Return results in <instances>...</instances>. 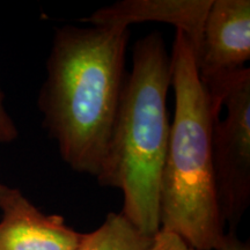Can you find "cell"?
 <instances>
[{
	"label": "cell",
	"mask_w": 250,
	"mask_h": 250,
	"mask_svg": "<svg viewBox=\"0 0 250 250\" xmlns=\"http://www.w3.org/2000/svg\"><path fill=\"white\" fill-rule=\"evenodd\" d=\"M193 55L204 86L242 70L250 59L249 0H212Z\"/></svg>",
	"instance_id": "5"
},
{
	"label": "cell",
	"mask_w": 250,
	"mask_h": 250,
	"mask_svg": "<svg viewBox=\"0 0 250 250\" xmlns=\"http://www.w3.org/2000/svg\"><path fill=\"white\" fill-rule=\"evenodd\" d=\"M0 208V250H76L83 239L62 215L44 214L19 189H12Z\"/></svg>",
	"instance_id": "6"
},
{
	"label": "cell",
	"mask_w": 250,
	"mask_h": 250,
	"mask_svg": "<svg viewBox=\"0 0 250 250\" xmlns=\"http://www.w3.org/2000/svg\"><path fill=\"white\" fill-rule=\"evenodd\" d=\"M218 250H250V246L249 242L241 241L234 233V230H230L225 235L224 241Z\"/></svg>",
	"instance_id": "11"
},
{
	"label": "cell",
	"mask_w": 250,
	"mask_h": 250,
	"mask_svg": "<svg viewBox=\"0 0 250 250\" xmlns=\"http://www.w3.org/2000/svg\"><path fill=\"white\" fill-rule=\"evenodd\" d=\"M175 111L159 190L160 229L196 250H218L225 235L212 162L215 111L197 71L193 48L176 30L170 55Z\"/></svg>",
	"instance_id": "3"
},
{
	"label": "cell",
	"mask_w": 250,
	"mask_h": 250,
	"mask_svg": "<svg viewBox=\"0 0 250 250\" xmlns=\"http://www.w3.org/2000/svg\"><path fill=\"white\" fill-rule=\"evenodd\" d=\"M130 30L62 26L41 87L43 126L72 170L96 177L125 83Z\"/></svg>",
	"instance_id": "1"
},
{
	"label": "cell",
	"mask_w": 250,
	"mask_h": 250,
	"mask_svg": "<svg viewBox=\"0 0 250 250\" xmlns=\"http://www.w3.org/2000/svg\"><path fill=\"white\" fill-rule=\"evenodd\" d=\"M205 89L214 109L227 110L212 125V162L221 217L234 230L250 203V68Z\"/></svg>",
	"instance_id": "4"
},
{
	"label": "cell",
	"mask_w": 250,
	"mask_h": 250,
	"mask_svg": "<svg viewBox=\"0 0 250 250\" xmlns=\"http://www.w3.org/2000/svg\"><path fill=\"white\" fill-rule=\"evenodd\" d=\"M11 191H12V188H9L7 186H5V184L0 183V205L4 203V201L7 198V196L11 193Z\"/></svg>",
	"instance_id": "12"
},
{
	"label": "cell",
	"mask_w": 250,
	"mask_h": 250,
	"mask_svg": "<svg viewBox=\"0 0 250 250\" xmlns=\"http://www.w3.org/2000/svg\"><path fill=\"white\" fill-rule=\"evenodd\" d=\"M171 61L165 39L152 31L136 42L110 137L96 180L123 192L125 215L145 235L160 230L159 190L170 123L167 95Z\"/></svg>",
	"instance_id": "2"
},
{
	"label": "cell",
	"mask_w": 250,
	"mask_h": 250,
	"mask_svg": "<svg viewBox=\"0 0 250 250\" xmlns=\"http://www.w3.org/2000/svg\"><path fill=\"white\" fill-rule=\"evenodd\" d=\"M147 250H196L184 241L182 237L169 230L160 229L152 237Z\"/></svg>",
	"instance_id": "9"
},
{
	"label": "cell",
	"mask_w": 250,
	"mask_h": 250,
	"mask_svg": "<svg viewBox=\"0 0 250 250\" xmlns=\"http://www.w3.org/2000/svg\"><path fill=\"white\" fill-rule=\"evenodd\" d=\"M211 2L212 0H123L101 7L80 21L93 27L129 28L130 24L147 21L171 24L188 37L195 51Z\"/></svg>",
	"instance_id": "7"
},
{
	"label": "cell",
	"mask_w": 250,
	"mask_h": 250,
	"mask_svg": "<svg viewBox=\"0 0 250 250\" xmlns=\"http://www.w3.org/2000/svg\"><path fill=\"white\" fill-rule=\"evenodd\" d=\"M152 237L145 235L125 215L110 212L95 230L83 234L76 250H147Z\"/></svg>",
	"instance_id": "8"
},
{
	"label": "cell",
	"mask_w": 250,
	"mask_h": 250,
	"mask_svg": "<svg viewBox=\"0 0 250 250\" xmlns=\"http://www.w3.org/2000/svg\"><path fill=\"white\" fill-rule=\"evenodd\" d=\"M19 131L4 104V94L0 88V144H11L18 138Z\"/></svg>",
	"instance_id": "10"
}]
</instances>
